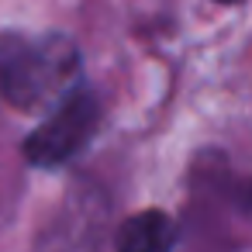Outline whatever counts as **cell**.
<instances>
[{
  "label": "cell",
  "instance_id": "obj_4",
  "mask_svg": "<svg viewBox=\"0 0 252 252\" xmlns=\"http://www.w3.org/2000/svg\"><path fill=\"white\" fill-rule=\"evenodd\" d=\"M242 204H245V211L252 214V180H249V183L242 187Z\"/></svg>",
  "mask_w": 252,
  "mask_h": 252
},
{
  "label": "cell",
  "instance_id": "obj_1",
  "mask_svg": "<svg viewBox=\"0 0 252 252\" xmlns=\"http://www.w3.org/2000/svg\"><path fill=\"white\" fill-rule=\"evenodd\" d=\"M80 49L66 35L0 32V100L32 111L76 90Z\"/></svg>",
  "mask_w": 252,
  "mask_h": 252
},
{
  "label": "cell",
  "instance_id": "obj_3",
  "mask_svg": "<svg viewBox=\"0 0 252 252\" xmlns=\"http://www.w3.org/2000/svg\"><path fill=\"white\" fill-rule=\"evenodd\" d=\"M176 242V224L166 211H138L131 214L121 231H118V249L114 252H173Z\"/></svg>",
  "mask_w": 252,
  "mask_h": 252
},
{
  "label": "cell",
  "instance_id": "obj_2",
  "mask_svg": "<svg viewBox=\"0 0 252 252\" xmlns=\"http://www.w3.org/2000/svg\"><path fill=\"white\" fill-rule=\"evenodd\" d=\"M100 125V100L90 90H69L59 107L25 138L21 152L32 166L38 169H56L63 162H69L97 131Z\"/></svg>",
  "mask_w": 252,
  "mask_h": 252
},
{
  "label": "cell",
  "instance_id": "obj_5",
  "mask_svg": "<svg viewBox=\"0 0 252 252\" xmlns=\"http://www.w3.org/2000/svg\"><path fill=\"white\" fill-rule=\"evenodd\" d=\"M218 4H238V0H218Z\"/></svg>",
  "mask_w": 252,
  "mask_h": 252
}]
</instances>
